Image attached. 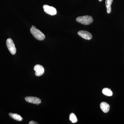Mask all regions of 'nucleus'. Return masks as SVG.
Masks as SVG:
<instances>
[{
	"instance_id": "nucleus-1",
	"label": "nucleus",
	"mask_w": 124,
	"mask_h": 124,
	"mask_svg": "<svg viewBox=\"0 0 124 124\" xmlns=\"http://www.w3.org/2000/svg\"><path fill=\"white\" fill-rule=\"evenodd\" d=\"M76 20L77 22L81 24L88 25L93 23V19L91 16L86 15L78 17L76 18Z\"/></svg>"
},
{
	"instance_id": "nucleus-2",
	"label": "nucleus",
	"mask_w": 124,
	"mask_h": 124,
	"mask_svg": "<svg viewBox=\"0 0 124 124\" xmlns=\"http://www.w3.org/2000/svg\"><path fill=\"white\" fill-rule=\"evenodd\" d=\"M31 33L37 39L42 41L45 38V36L41 31L36 28L31 27L30 29Z\"/></svg>"
},
{
	"instance_id": "nucleus-3",
	"label": "nucleus",
	"mask_w": 124,
	"mask_h": 124,
	"mask_svg": "<svg viewBox=\"0 0 124 124\" xmlns=\"http://www.w3.org/2000/svg\"><path fill=\"white\" fill-rule=\"evenodd\" d=\"M6 45L11 54L14 55L16 52V49L13 40L8 38L6 40Z\"/></svg>"
},
{
	"instance_id": "nucleus-4",
	"label": "nucleus",
	"mask_w": 124,
	"mask_h": 124,
	"mask_svg": "<svg viewBox=\"0 0 124 124\" xmlns=\"http://www.w3.org/2000/svg\"><path fill=\"white\" fill-rule=\"evenodd\" d=\"M43 7L45 12L48 14L54 16L57 14V10L54 7L49 6L48 5H44Z\"/></svg>"
},
{
	"instance_id": "nucleus-5",
	"label": "nucleus",
	"mask_w": 124,
	"mask_h": 124,
	"mask_svg": "<svg viewBox=\"0 0 124 124\" xmlns=\"http://www.w3.org/2000/svg\"><path fill=\"white\" fill-rule=\"evenodd\" d=\"M78 34L81 37L84 38L85 39L90 40L93 38L91 33L86 31H79Z\"/></svg>"
},
{
	"instance_id": "nucleus-6",
	"label": "nucleus",
	"mask_w": 124,
	"mask_h": 124,
	"mask_svg": "<svg viewBox=\"0 0 124 124\" xmlns=\"http://www.w3.org/2000/svg\"><path fill=\"white\" fill-rule=\"evenodd\" d=\"M34 70L35 71V75L39 77L43 75L45 72V69L40 64H37L34 67Z\"/></svg>"
},
{
	"instance_id": "nucleus-7",
	"label": "nucleus",
	"mask_w": 124,
	"mask_h": 124,
	"mask_svg": "<svg viewBox=\"0 0 124 124\" xmlns=\"http://www.w3.org/2000/svg\"><path fill=\"white\" fill-rule=\"evenodd\" d=\"M25 100L28 102L33 104H39L41 102V100L39 98L33 97H27L25 98Z\"/></svg>"
},
{
	"instance_id": "nucleus-8",
	"label": "nucleus",
	"mask_w": 124,
	"mask_h": 124,
	"mask_svg": "<svg viewBox=\"0 0 124 124\" xmlns=\"http://www.w3.org/2000/svg\"><path fill=\"white\" fill-rule=\"evenodd\" d=\"M100 108L105 113L108 112L110 110V106L108 103L105 102H102L100 104Z\"/></svg>"
},
{
	"instance_id": "nucleus-9",
	"label": "nucleus",
	"mask_w": 124,
	"mask_h": 124,
	"mask_svg": "<svg viewBox=\"0 0 124 124\" xmlns=\"http://www.w3.org/2000/svg\"><path fill=\"white\" fill-rule=\"evenodd\" d=\"M113 0H106V6L107 8V13L108 14H110L111 11V5Z\"/></svg>"
},
{
	"instance_id": "nucleus-10",
	"label": "nucleus",
	"mask_w": 124,
	"mask_h": 124,
	"mask_svg": "<svg viewBox=\"0 0 124 124\" xmlns=\"http://www.w3.org/2000/svg\"><path fill=\"white\" fill-rule=\"evenodd\" d=\"M9 116L11 118L16 120L19 121H22L23 120L22 117L18 114H15V113H9Z\"/></svg>"
},
{
	"instance_id": "nucleus-11",
	"label": "nucleus",
	"mask_w": 124,
	"mask_h": 124,
	"mask_svg": "<svg viewBox=\"0 0 124 124\" xmlns=\"http://www.w3.org/2000/svg\"><path fill=\"white\" fill-rule=\"evenodd\" d=\"M103 93L105 95L108 96H111L113 94L112 91L110 89L105 88L103 89L102 91Z\"/></svg>"
},
{
	"instance_id": "nucleus-12",
	"label": "nucleus",
	"mask_w": 124,
	"mask_h": 124,
	"mask_svg": "<svg viewBox=\"0 0 124 124\" xmlns=\"http://www.w3.org/2000/svg\"><path fill=\"white\" fill-rule=\"evenodd\" d=\"M69 119H70V121H71L72 123H75L77 122V118L75 115L73 113H71L70 115Z\"/></svg>"
},
{
	"instance_id": "nucleus-13",
	"label": "nucleus",
	"mask_w": 124,
	"mask_h": 124,
	"mask_svg": "<svg viewBox=\"0 0 124 124\" xmlns=\"http://www.w3.org/2000/svg\"><path fill=\"white\" fill-rule=\"evenodd\" d=\"M29 124H38V123H37V122H35V121H30V122H29Z\"/></svg>"
},
{
	"instance_id": "nucleus-14",
	"label": "nucleus",
	"mask_w": 124,
	"mask_h": 124,
	"mask_svg": "<svg viewBox=\"0 0 124 124\" xmlns=\"http://www.w3.org/2000/svg\"><path fill=\"white\" fill-rule=\"evenodd\" d=\"M32 27H35V28H36V27H35V26H33V25H32Z\"/></svg>"
},
{
	"instance_id": "nucleus-15",
	"label": "nucleus",
	"mask_w": 124,
	"mask_h": 124,
	"mask_svg": "<svg viewBox=\"0 0 124 124\" xmlns=\"http://www.w3.org/2000/svg\"><path fill=\"white\" fill-rule=\"evenodd\" d=\"M98 0L99 1H102V0Z\"/></svg>"
}]
</instances>
